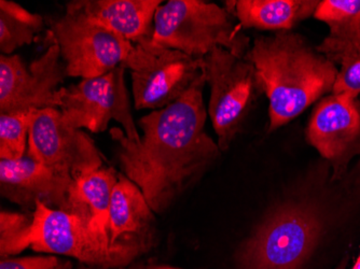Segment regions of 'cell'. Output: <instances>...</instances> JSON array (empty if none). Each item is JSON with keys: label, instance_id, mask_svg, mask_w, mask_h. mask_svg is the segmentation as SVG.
Segmentation results:
<instances>
[{"label": "cell", "instance_id": "6da1fadb", "mask_svg": "<svg viewBox=\"0 0 360 269\" xmlns=\"http://www.w3.org/2000/svg\"><path fill=\"white\" fill-rule=\"evenodd\" d=\"M205 84L203 74L175 103L141 117L139 141L129 140L119 127L109 131L122 173L139 185L155 214L167 211L221 153L205 131Z\"/></svg>", "mask_w": 360, "mask_h": 269}, {"label": "cell", "instance_id": "7a4b0ae2", "mask_svg": "<svg viewBox=\"0 0 360 269\" xmlns=\"http://www.w3.org/2000/svg\"><path fill=\"white\" fill-rule=\"evenodd\" d=\"M245 58L254 64L269 98V133L331 94L339 72L333 63L292 32L256 38Z\"/></svg>", "mask_w": 360, "mask_h": 269}, {"label": "cell", "instance_id": "3957f363", "mask_svg": "<svg viewBox=\"0 0 360 269\" xmlns=\"http://www.w3.org/2000/svg\"><path fill=\"white\" fill-rule=\"evenodd\" d=\"M329 223V208L319 200L284 204L242 244L238 258L240 269H300Z\"/></svg>", "mask_w": 360, "mask_h": 269}, {"label": "cell", "instance_id": "277c9868", "mask_svg": "<svg viewBox=\"0 0 360 269\" xmlns=\"http://www.w3.org/2000/svg\"><path fill=\"white\" fill-rule=\"evenodd\" d=\"M151 44L198 58L217 48L245 58L252 46L230 10L201 0H169L160 6Z\"/></svg>", "mask_w": 360, "mask_h": 269}, {"label": "cell", "instance_id": "5b68a950", "mask_svg": "<svg viewBox=\"0 0 360 269\" xmlns=\"http://www.w3.org/2000/svg\"><path fill=\"white\" fill-rule=\"evenodd\" d=\"M203 74L210 88L207 114L224 152L242 131L264 86L252 62L222 48L203 58Z\"/></svg>", "mask_w": 360, "mask_h": 269}, {"label": "cell", "instance_id": "8992f818", "mask_svg": "<svg viewBox=\"0 0 360 269\" xmlns=\"http://www.w3.org/2000/svg\"><path fill=\"white\" fill-rule=\"evenodd\" d=\"M49 25L52 44L60 48L66 74L72 78H96L123 66L134 48L132 42L91 19L75 1Z\"/></svg>", "mask_w": 360, "mask_h": 269}, {"label": "cell", "instance_id": "52a82bcc", "mask_svg": "<svg viewBox=\"0 0 360 269\" xmlns=\"http://www.w3.org/2000/svg\"><path fill=\"white\" fill-rule=\"evenodd\" d=\"M32 247L36 252L77 258L103 269L122 267L145 254L149 246L129 244L112 247L93 232L79 216L36 203Z\"/></svg>", "mask_w": 360, "mask_h": 269}, {"label": "cell", "instance_id": "ba28073f", "mask_svg": "<svg viewBox=\"0 0 360 269\" xmlns=\"http://www.w3.org/2000/svg\"><path fill=\"white\" fill-rule=\"evenodd\" d=\"M123 67L131 70L136 110H160L188 92L203 76V58L150 41L134 44Z\"/></svg>", "mask_w": 360, "mask_h": 269}, {"label": "cell", "instance_id": "9c48e42d", "mask_svg": "<svg viewBox=\"0 0 360 269\" xmlns=\"http://www.w3.org/2000/svg\"><path fill=\"white\" fill-rule=\"evenodd\" d=\"M124 72L125 67L119 66L103 76L82 79L60 88V110L64 120L75 129L94 133L106 131L109 122L115 120L122 125L129 140H141L131 111Z\"/></svg>", "mask_w": 360, "mask_h": 269}, {"label": "cell", "instance_id": "30bf717a", "mask_svg": "<svg viewBox=\"0 0 360 269\" xmlns=\"http://www.w3.org/2000/svg\"><path fill=\"white\" fill-rule=\"evenodd\" d=\"M26 155L72 182L104 166L94 141L68 124L58 108L32 110Z\"/></svg>", "mask_w": 360, "mask_h": 269}, {"label": "cell", "instance_id": "8fae6325", "mask_svg": "<svg viewBox=\"0 0 360 269\" xmlns=\"http://www.w3.org/2000/svg\"><path fill=\"white\" fill-rule=\"evenodd\" d=\"M68 78L58 44L25 66L20 55H0V113L58 108Z\"/></svg>", "mask_w": 360, "mask_h": 269}, {"label": "cell", "instance_id": "7c38bea8", "mask_svg": "<svg viewBox=\"0 0 360 269\" xmlns=\"http://www.w3.org/2000/svg\"><path fill=\"white\" fill-rule=\"evenodd\" d=\"M307 140L328 162L331 181L343 179L349 164L360 157V102L329 94L319 100L307 123Z\"/></svg>", "mask_w": 360, "mask_h": 269}, {"label": "cell", "instance_id": "4fadbf2b", "mask_svg": "<svg viewBox=\"0 0 360 269\" xmlns=\"http://www.w3.org/2000/svg\"><path fill=\"white\" fill-rule=\"evenodd\" d=\"M72 184L26 155L20 159H0L1 195L32 212L37 202L65 211Z\"/></svg>", "mask_w": 360, "mask_h": 269}, {"label": "cell", "instance_id": "5bb4252c", "mask_svg": "<svg viewBox=\"0 0 360 269\" xmlns=\"http://www.w3.org/2000/svg\"><path fill=\"white\" fill-rule=\"evenodd\" d=\"M155 223V212L139 185L119 173L109 207L110 246L143 244L150 247Z\"/></svg>", "mask_w": 360, "mask_h": 269}, {"label": "cell", "instance_id": "9a60e30c", "mask_svg": "<svg viewBox=\"0 0 360 269\" xmlns=\"http://www.w3.org/2000/svg\"><path fill=\"white\" fill-rule=\"evenodd\" d=\"M77 7L91 19L121 37L141 44L153 36L155 15L161 0H76Z\"/></svg>", "mask_w": 360, "mask_h": 269}, {"label": "cell", "instance_id": "2e32d148", "mask_svg": "<svg viewBox=\"0 0 360 269\" xmlns=\"http://www.w3.org/2000/svg\"><path fill=\"white\" fill-rule=\"evenodd\" d=\"M314 18L329 27L319 53L337 67L360 58V0H323Z\"/></svg>", "mask_w": 360, "mask_h": 269}, {"label": "cell", "instance_id": "e0dca14e", "mask_svg": "<svg viewBox=\"0 0 360 269\" xmlns=\"http://www.w3.org/2000/svg\"><path fill=\"white\" fill-rule=\"evenodd\" d=\"M118 176L115 168L104 165L75 180L68 191V209L65 210L79 216L109 244V207Z\"/></svg>", "mask_w": 360, "mask_h": 269}, {"label": "cell", "instance_id": "ac0fdd59", "mask_svg": "<svg viewBox=\"0 0 360 269\" xmlns=\"http://www.w3.org/2000/svg\"><path fill=\"white\" fill-rule=\"evenodd\" d=\"M319 0H238L226 1L243 29L291 32L299 23L314 16Z\"/></svg>", "mask_w": 360, "mask_h": 269}, {"label": "cell", "instance_id": "d6986e66", "mask_svg": "<svg viewBox=\"0 0 360 269\" xmlns=\"http://www.w3.org/2000/svg\"><path fill=\"white\" fill-rule=\"evenodd\" d=\"M44 30V16L14 1H0V51L4 55H11L18 48L32 44Z\"/></svg>", "mask_w": 360, "mask_h": 269}, {"label": "cell", "instance_id": "ffe728a7", "mask_svg": "<svg viewBox=\"0 0 360 269\" xmlns=\"http://www.w3.org/2000/svg\"><path fill=\"white\" fill-rule=\"evenodd\" d=\"M34 216L1 210L0 212V256L10 258L32 247Z\"/></svg>", "mask_w": 360, "mask_h": 269}, {"label": "cell", "instance_id": "44dd1931", "mask_svg": "<svg viewBox=\"0 0 360 269\" xmlns=\"http://www.w3.org/2000/svg\"><path fill=\"white\" fill-rule=\"evenodd\" d=\"M32 110L0 113V159L25 157Z\"/></svg>", "mask_w": 360, "mask_h": 269}, {"label": "cell", "instance_id": "7402d4cb", "mask_svg": "<svg viewBox=\"0 0 360 269\" xmlns=\"http://www.w3.org/2000/svg\"><path fill=\"white\" fill-rule=\"evenodd\" d=\"M331 94L358 99L360 96V58L340 66Z\"/></svg>", "mask_w": 360, "mask_h": 269}, {"label": "cell", "instance_id": "603a6c76", "mask_svg": "<svg viewBox=\"0 0 360 269\" xmlns=\"http://www.w3.org/2000/svg\"><path fill=\"white\" fill-rule=\"evenodd\" d=\"M72 263L54 256L1 258L0 269H72Z\"/></svg>", "mask_w": 360, "mask_h": 269}, {"label": "cell", "instance_id": "cb8c5ba5", "mask_svg": "<svg viewBox=\"0 0 360 269\" xmlns=\"http://www.w3.org/2000/svg\"><path fill=\"white\" fill-rule=\"evenodd\" d=\"M352 269H360V254L358 256L357 260H356L355 264H354L353 268Z\"/></svg>", "mask_w": 360, "mask_h": 269}, {"label": "cell", "instance_id": "d4e9b609", "mask_svg": "<svg viewBox=\"0 0 360 269\" xmlns=\"http://www.w3.org/2000/svg\"><path fill=\"white\" fill-rule=\"evenodd\" d=\"M157 269H176V268H169V267H162V268H157Z\"/></svg>", "mask_w": 360, "mask_h": 269}, {"label": "cell", "instance_id": "484cf974", "mask_svg": "<svg viewBox=\"0 0 360 269\" xmlns=\"http://www.w3.org/2000/svg\"><path fill=\"white\" fill-rule=\"evenodd\" d=\"M79 269H89L88 267H84V266H82V267H80V268Z\"/></svg>", "mask_w": 360, "mask_h": 269}, {"label": "cell", "instance_id": "4316f807", "mask_svg": "<svg viewBox=\"0 0 360 269\" xmlns=\"http://www.w3.org/2000/svg\"><path fill=\"white\" fill-rule=\"evenodd\" d=\"M339 269H345V266L341 267V268H339Z\"/></svg>", "mask_w": 360, "mask_h": 269}, {"label": "cell", "instance_id": "83f0119b", "mask_svg": "<svg viewBox=\"0 0 360 269\" xmlns=\"http://www.w3.org/2000/svg\"><path fill=\"white\" fill-rule=\"evenodd\" d=\"M359 102H360V100H359Z\"/></svg>", "mask_w": 360, "mask_h": 269}]
</instances>
